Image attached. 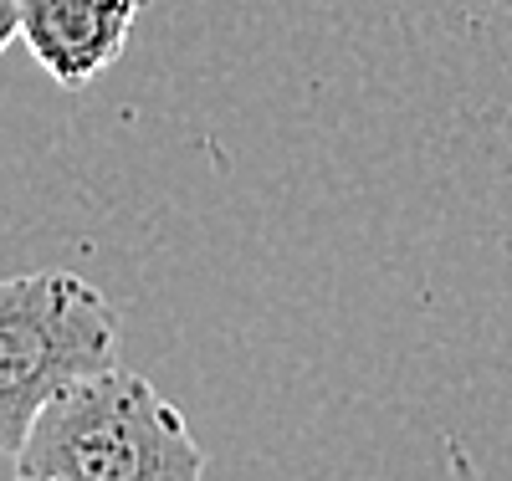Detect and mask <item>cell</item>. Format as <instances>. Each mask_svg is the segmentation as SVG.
<instances>
[{"label":"cell","mask_w":512,"mask_h":481,"mask_svg":"<svg viewBox=\"0 0 512 481\" xmlns=\"http://www.w3.org/2000/svg\"><path fill=\"white\" fill-rule=\"evenodd\" d=\"M118 313L77 272L0 277V451L16 456L67 384L118 364Z\"/></svg>","instance_id":"cell-2"},{"label":"cell","mask_w":512,"mask_h":481,"mask_svg":"<svg viewBox=\"0 0 512 481\" xmlns=\"http://www.w3.org/2000/svg\"><path fill=\"white\" fill-rule=\"evenodd\" d=\"M149 0H21V41L57 87L98 82L128 47Z\"/></svg>","instance_id":"cell-3"},{"label":"cell","mask_w":512,"mask_h":481,"mask_svg":"<svg viewBox=\"0 0 512 481\" xmlns=\"http://www.w3.org/2000/svg\"><path fill=\"white\" fill-rule=\"evenodd\" d=\"M11 481H205V451L144 374L113 364L36 415Z\"/></svg>","instance_id":"cell-1"},{"label":"cell","mask_w":512,"mask_h":481,"mask_svg":"<svg viewBox=\"0 0 512 481\" xmlns=\"http://www.w3.org/2000/svg\"><path fill=\"white\" fill-rule=\"evenodd\" d=\"M21 36V0H0V52Z\"/></svg>","instance_id":"cell-4"}]
</instances>
